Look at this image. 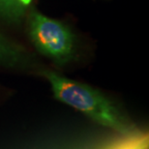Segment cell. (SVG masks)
Returning a JSON list of instances; mask_svg holds the SVG:
<instances>
[{
    "label": "cell",
    "instance_id": "1",
    "mask_svg": "<svg viewBox=\"0 0 149 149\" xmlns=\"http://www.w3.org/2000/svg\"><path fill=\"white\" fill-rule=\"evenodd\" d=\"M54 97L84 113L98 124L121 135H132L135 128L108 98L90 86L66 79L53 72H45Z\"/></svg>",
    "mask_w": 149,
    "mask_h": 149
},
{
    "label": "cell",
    "instance_id": "2",
    "mask_svg": "<svg viewBox=\"0 0 149 149\" xmlns=\"http://www.w3.org/2000/svg\"><path fill=\"white\" fill-rule=\"evenodd\" d=\"M30 37L43 54L58 62L67 61L73 54L74 37L69 28L39 13L31 14Z\"/></svg>",
    "mask_w": 149,
    "mask_h": 149
},
{
    "label": "cell",
    "instance_id": "3",
    "mask_svg": "<svg viewBox=\"0 0 149 149\" xmlns=\"http://www.w3.org/2000/svg\"><path fill=\"white\" fill-rule=\"evenodd\" d=\"M22 60V54L8 40L0 35V62L14 65Z\"/></svg>",
    "mask_w": 149,
    "mask_h": 149
},
{
    "label": "cell",
    "instance_id": "4",
    "mask_svg": "<svg viewBox=\"0 0 149 149\" xmlns=\"http://www.w3.org/2000/svg\"><path fill=\"white\" fill-rule=\"evenodd\" d=\"M24 13V5L19 0H0V17L9 20H17Z\"/></svg>",
    "mask_w": 149,
    "mask_h": 149
},
{
    "label": "cell",
    "instance_id": "5",
    "mask_svg": "<svg viewBox=\"0 0 149 149\" xmlns=\"http://www.w3.org/2000/svg\"><path fill=\"white\" fill-rule=\"evenodd\" d=\"M122 149H147V145L145 144L144 141H142V142H141V143L132 144V145H129V146L122 148Z\"/></svg>",
    "mask_w": 149,
    "mask_h": 149
},
{
    "label": "cell",
    "instance_id": "6",
    "mask_svg": "<svg viewBox=\"0 0 149 149\" xmlns=\"http://www.w3.org/2000/svg\"><path fill=\"white\" fill-rule=\"evenodd\" d=\"M19 1L22 3V4H23L24 6H26V5H28L29 3L31 2V0H19Z\"/></svg>",
    "mask_w": 149,
    "mask_h": 149
}]
</instances>
